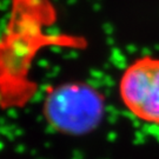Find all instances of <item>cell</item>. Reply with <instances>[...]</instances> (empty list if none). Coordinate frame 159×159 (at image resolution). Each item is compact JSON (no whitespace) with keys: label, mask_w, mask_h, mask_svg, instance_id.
<instances>
[{"label":"cell","mask_w":159,"mask_h":159,"mask_svg":"<svg viewBox=\"0 0 159 159\" xmlns=\"http://www.w3.org/2000/svg\"><path fill=\"white\" fill-rule=\"evenodd\" d=\"M43 117L60 134H90L105 117V99L92 85L72 81L52 87L43 102Z\"/></svg>","instance_id":"1"},{"label":"cell","mask_w":159,"mask_h":159,"mask_svg":"<svg viewBox=\"0 0 159 159\" xmlns=\"http://www.w3.org/2000/svg\"><path fill=\"white\" fill-rule=\"evenodd\" d=\"M118 96L133 118L159 126V57L146 54L131 61L119 78Z\"/></svg>","instance_id":"2"}]
</instances>
